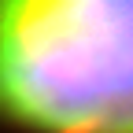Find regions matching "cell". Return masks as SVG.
<instances>
[{
    "mask_svg": "<svg viewBox=\"0 0 133 133\" xmlns=\"http://www.w3.org/2000/svg\"><path fill=\"white\" fill-rule=\"evenodd\" d=\"M0 118L133 133V0H0Z\"/></svg>",
    "mask_w": 133,
    "mask_h": 133,
    "instance_id": "obj_1",
    "label": "cell"
}]
</instances>
